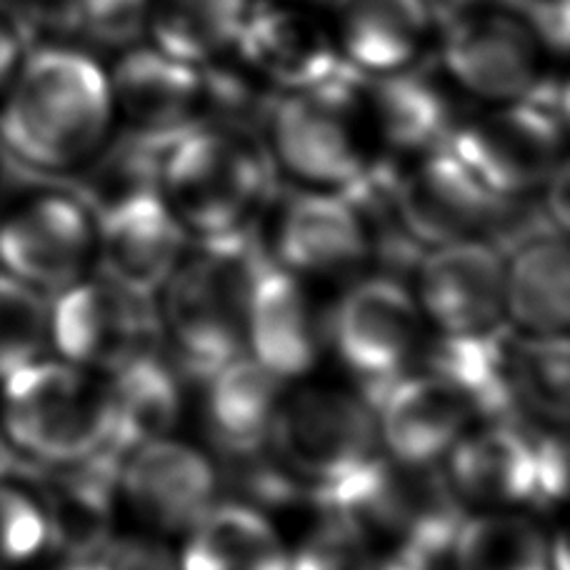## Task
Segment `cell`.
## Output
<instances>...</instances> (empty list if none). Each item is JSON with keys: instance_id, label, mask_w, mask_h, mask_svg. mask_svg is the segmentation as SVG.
Masks as SVG:
<instances>
[{"instance_id": "cell-1", "label": "cell", "mask_w": 570, "mask_h": 570, "mask_svg": "<svg viewBox=\"0 0 570 570\" xmlns=\"http://www.w3.org/2000/svg\"><path fill=\"white\" fill-rule=\"evenodd\" d=\"M114 100L100 58L38 46L0 96V142L30 168L80 170L114 134Z\"/></svg>"}, {"instance_id": "cell-2", "label": "cell", "mask_w": 570, "mask_h": 570, "mask_svg": "<svg viewBox=\"0 0 570 570\" xmlns=\"http://www.w3.org/2000/svg\"><path fill=\"white\" fill-rule=\"evenodd\" d=\"M198 240L160 288L158 313L176 368L203 385L246 353L248 293L261 263L271 256L256 226Z\"/></svg>"}, {"instance_id": "cell-3", "label": "cell", "mask_w": 570, "mask_h": 570, "mask_svg": "<svg viewBox=\"0 0 570 570\" xmlns=\"http://www.w3.org/2000/svg\"><path fill=\"white\" fill-rule=\"evenodd\" d=\"M271 188L273 160L253 130L193 126L173 138L163 158L160 196L196 238L256 226Z\"/></svg>"}, {"instance_id": "cell-4", "label": "cell", "mask_w": 570, "mask_h": 570, "mask_svg": "<svg viewBox=\"0 0 570 570\" xmlns=\"http://www.w3.org/2000/svg\"><path fill=\"white\" fill-rule=\"evenodd\" d=\"M263 130L273 166L305 188L343 190L383 158L363 108L361 76L348 66L318 86L278 94Z\"/></svg>"}, {"instance_id": "cell-5", "label": "cell", "mask_w": 570, "mask_h": 570, "mask_svg": "<svg viewBox=\"0 0 570 570\" xmlns=\"http://www.w3.org/2000/svg\"><path fill=\"white\" fill-rule=\"evenodd\" d=\"M0 385V425L30 463L68 465L108 453L114 421L108 375L38 358Z\"/></svg>"}, {"instance_id": "cell-6", "label": "cell", "mask_w": 570, "mask_h": 570, "mask_svg": "<svg viewBox=\"0 0 570 570\" xmlns=\"http://www.w3.org/2000/svg\"><path fill=\"white\" fill-rule=\"evenodd\" d=\"M268 445L315 508L383 455L373 405L333 385L283 395Z\"/></svg>"}, {"instance_id": "cell-7", "label": "cell", "mask_w": 570, "mask_h": 570, "mask_svg": "<svg viewBox=\"0 0 570 570\" xmlns=\"http://www.w3.org/2000/svg\"><path fill=\"white\" fill-rule=\"evenodd\" d=\"M318 511L353 515L375 543H383L381 553H448L465 521V505L441 468L405 465L385 453L353 481L325 495Z\"/></svg>"}, {"instance_id": "cell-8", "label": "cell", "mask_w": 570, "mask_h": 570, "mask_svg": "<svg viewBox=\"0 0 570 570\" xmlns=\"http://www.w3.org/2000/svg\"><path fill=\"white\" fill-rule=\"evenodd\" d=\"M395 210L421 248L458 240H488L503 253L528 228L525 198L488 193L448 148L405 158L395 168Z\"/></svg>"}, {"instance_id": "cell-9", "label": "cell", "mask_w": 570, "mask_h": 570, "mask_svg": "<svg viewBox=\"0 0 570 570\" xmlns=\"http://www.w3.org/2000/svg\"><path fill=\"white\" fill-rule=\"evenodd\" d=\"M566 124L525 100L463 116L445 148L498 198H531L563 166Z\"/></svg>"}, {"instance_id": "cell-10", "label": "cell", "mask_w": 570, "mask_h": 570, "mask_svg": "<svg viewBox=\"0 0 570 570\" xmlns=\"http://www.w3.org/2000/svg\"><path fill=\"white\" fill-rule=\"evenodd\" d=\"M48 341L63 361L114 375L160 351L163 325L156 298L126 288L104 273L80 278L50 305Z\"/></svg>"}, {"instance_id": "cell-11", "label": "cell", "mask_w": 570, "mask_h": 570, "mask_svg": "<svg viewBox=\"0 0 570 570\" xmlns=\"http://www.w3.org/2000/svg\"><path fill=\"white\" fill-rule=\"evenodd\" d=\"M328 341L371 405L409 373L425 345V318L411 288L393 276L358 281L328 318Z\"/></svg>"}, {"instance_id": "cell-12", "label": "cell", "mask_w": 570, "mask_h": 570, "mask_svg": "<svg viewBox=\"0 0 570 570\" xmlns=\"http://www.w3.org/2000/svg\"><path fill=\"white\" fill-rule=\"evenodd\" d=\"M546 53L515 10L481 8L443 20L438 63L463 96L493 106L531 96L548 70Z\"/></svg>"}, {"instance_id": "cell-13", "label": "cell", "mask_w": 570, "mask_h": 570, "mask_svg": "<svg viewBox=\"0 0 570 570\" xmlns=\"http://www.w3.org/2000/svg\"><path fill=\"white\" fill-rule=\"evenodd\" d=\"M96 261V220L76 196L40 193L0 216L3 273L40 293H60L88 276Z\"/></svg>"}, {"instance_id": "cell-14", "label": "cell", "mask_w": 570, "mask_h": 570, "mask_svg": "<svg viewBox=\"0 0 570 570\" xmlns=\"http://www.w3.org/2000/svg\"><path fill=\"white\" fill-rule=\"evenodd\" d=\"M218 465L170 435L120 461L118 501L153 535L188 533L218 503Z\"/></svg>"}, {"instance_id": "cell-15", "label": "cell", "mask_w": 570, "mask_h": 570, "mask_svg": "<svg viewBox=\"0 0 570 570\" xmlns=\"http://www.w3.org/2000/svg\"><path fill=\"white\" fill-rule=\"evenodd\" d=\"M505 256L488 240H458L423 253L415 301L441 335H473L503 323Z\"/></svg>"}, {"instance_id": "cell-16", "label": "cell", "mask_w": 570, "mask_h": 570, "mask_svg": "<svg viewBox=\"0 0 570 570\" xmlns=\"http://www.w3.org/2000/svg\"><path fill=\"white\" fill-rule=\"evenodd\" d=\"M233 53L276 94L318 86L345 68L328 20L295 0H256Z\"/></svg>"}, {"instance_id": "cell-17", "label": "cell", "mask_w": 570, "mask_h": 570, "mask_svg": "<svg viewBox=\"0 0 570 570\" xmlns=\"http://www.w3.org/2000/svg\"><path fill=\"white\" fill-rule=\"evenodd\" d=\"M435 73H431V68L419 60L395 73H358L365 116L383 158L405 160L445 148L458 120L463 118L451 98L458 88L448 80L441 63H435Z\"/></svg>"}, {"instance_id": "cell-18", "label": "cell", "mask_w": 570, "mask_h": 570, "mask_svg": "<svg viewBox=\"0 0 570 570\" xmlns=\"http://www.w3.org/2000/svg\"><path fill=\"white\" fill-rule=\"evenodd\" d=\"M525 423H485L445 455V478L463 505L515 511L543 505L541 441Z\"/></svg>"}, {"instance_id": "cell-19", "label": "cell", "mask_w": 570, "mask_h": 570, "mask_svg": "<svg viewBox=\"0 0 570 570\" xmlns=\"http://www.w3.org/2000/svg\"><path fill=\"white\" fill-rule=\"evenodd\" d=\"M325 341L328 323L303 278L273 258L263 261L248 293L246 348L250 358L285 383L315 368Z\"/></svg>"}, {"instance_id": "cell-20", "label": "cell", "mask_w": 570, "mask_h": 570, "mask_svg": "<svg viewBox=\"0 0 570 570\" xmlns=\"http://www.w3.org/2000/svg\"><path fill=\"white\" fill-rule=\"evenodd\" d=\"M273 253L301 278H345L373 263L365 223L338 190L305 188L285 200Z\"/></svg>"}, {"instance_id": "cell-21", "label": "cell", "mask_w": 570, "mask_h": 570, "mask_svg": "<svg viewBox=\"0 0 570 570\" xmlns=\"http://www.w3.org/2000/svg\"><path fill=\"white\" fill-rule=\"evenodd\" d=\"M383 453L405 465H438L471 431L465 395L431 371L405 373L373 403Z\"/></svg>"}, {"instance_id": "cell-22", "label": "cell", "mask_w": 570, "mask_h": 570, "mask_svg": "<svg viewBox=\"0 0 570 570\" xmlns=\"http://www.w3.org/2000/svg\"><path fill=\"white\" fill-rule=\"evenodd\" d=\"M94 220L98 273L156 298L188 250V233L160 190L116 203Z\"/></svg>"}, {"instance_id": "cell-23", "label": "cell", "mask_w": 570, "mask_h": 570, "mask_svg": "<svg viewBox=\"0 0 570 570\" xmlns=\"http://www.w3.org/2000/svg\"><path fill=\"white\" fill-rule=\"evenodd\" d=\"M328 26L345 66L385 76L423 60L435 16L428 0H331Z\"/></svg>"}, {"instance_id": "cell-24", "label": "cell", "mask_w": 570, "mask_h": 570, "mask_svg": "<svg viewBox=\"0 0 570 570\" xmlns=\"http://www.w3.org/2000/svg\"><path fill=\"white\" fill-rule=\"evenodd\" d=\"M106 73L116 116L128 128L183 134L198 126L200 66L173 58L150 43H138L118 53Z\"/></svg>"}, {"instance_id": "cell-25", "label": "cell", "mask_w": 570, "mask_h": 570, "mask_svg": "<svg viewBox=\"0 0 570 570\" xmlns=\"http://www.w3.org/2000/svg\"><path fill=\"white\" fill-rule=\"evenodd\" d=\"M183 535L178 570H288L291 551L276 523L248 503H216Z\"/></svg>"}, {"instance_id": "cell-26", "label": "cell", "mask_w": 570, "mask_h": 570, "mask_svg": "<svg viewBox=\"0 0 570 570\" xmlns=\"http://www.w3.org/2000/svg\"><path fill=\"white\" fill-rule=\"evenodd\" d=\"M568 266L563 233H541L508 253L503 315L513 323L515 333H566L570 308Z\"/></svg>"}, {"instance_id": "cell-27", "label": "cell", "mask_w": 570, "mask_h": 570, "mask_svg": "<svg viewBox=\"0 0 570 570\" xmlns=\"http://www.w3.org/2000/svg\"><path fill=\"white\" fill-rule=\"evenodd\" d=\"M176 363L160 351L142 355L126 368L108 375L114 421L108 453L124 461L136 448L160 441L176 431L183 419V383Z\"/></svg>"}, {"instance_id": "cell-28", "label": "cell", "mask_w": 570, "mask_h": 570, "mask_svg": "<svg viewBox=\"0 0 570 570\" xmlns=\"http://www.w3.org/2000/svg\"><path fill=\"white\" fill-rule=\"evenodd\" d=\"M206 385V421L220 453L253 451L268 443L283 401V381L248 353L223 365Z\"/></svg>"}, {"instance_id": "cell-29", "label": "cell", "mask_w": 570, "mask_h": 570, "mask_svg": "<svg viewBox=\"0 0 570 570\" xmlns=\"http://www.w3.org/2000/svg\"><path fill=\"white\" fill-rule=\"evenodd\" d=\"M256 0H150V46L190 66L233 53Z\"/></svg>"}, {"instance_id": "cell-30", "label": "cell", "mask_w": 570, "mask_h": 570, "mask_svg": "<svg viewBox=\"0 0 570 570\" xmlns=\"http://www.w3.org/2000/svg\"><path fill=\"white\" fill-rule=\"evenodd\" d=\"M176 136L140 128H128L120 136L110 134L106 146L78 170L76 198L90 216H98L116 203L160 190L163 158Z\"/></svg>"}, {"instance_id": "cell-31", "label": "cell", "mask_w": 570, "mask_h": 570, "mask_svg": "<svg viewBox=\"0 0 570 570\" xmlns=\"http://www.w3.org/2000/svg\"><path fill=\"white\" fill-rule=\"evenodd\" d=\"M451 570H551V541L523 513L465 515L451 546Z\"/></svg>"}, {"instance_id": "cell-32", "label": "cell", "mask_w": 570, "mask_h": 570, "mask_svg": "<svg viewBox=\"0 0 570 570\" xmlns=\"http://www.w3.org/2000/svg\"><path fill=\"white\" fill-rule=\"evenodd\" d=\"M568 338L523 335L513 341V383L521 411L543 423L563 425L568 419Z\"/></svg>"}, {"instance_id": "cell-33", "label": "cell", "mask_w": 570, "mask_h": 570, "mask_svg": "<svg viewBox=\"0 0 570 570\" xmlns=\"http://www.w3.org/2000/svg\"><path fill=\"white\" fill-rule=\"evenodd\" d=\"M50 303L33 285L0 273V381L43 358Z\"/></svg>"}, {"instance_id": "cell-34", "label": "cell", "mask_w": 570, "mask_h": 570, "mask_svg": "<svg viewBox=\"0 0 570 570\" xmlns=\"http://www.w3.org/2000/svg\"><path fill=\"white\" fill-rule=\"evenodd\" d=\"M379 558L381 546L353 515L323 511L291 551L288 570H375Z\"/></svg>"}, {"instance_id": "cell-35", "label": "cell", "mask_w": 570, "mask_h": 570, "mask_svg": "<svg viewBox=\"0 0 570 570\" xmlns=\"http://www.w3.org/2000/svg\"><path fill=\"white\" fill-rule=\"evenodd\" d=\"M53 556L46 508L28 481H0V570H30Z\"/></svg>"}, {"instance_id": "cell-36", "label": "cell", "mask_w": 570, "mask_h": 570, "mask_svg": "<svg viewBox=\"0 0 570 570\" xmlns=\"http://www.w3.org/2000/svg\"><path fill=\"white\" fill-rule=\"evenodd\" d=\"M150 0H83L76 48L118 56L146 40Z\"/></svg>"}, {"instance_id": "cell-37", "label": "cell", "mask_w": 570, "mask_h": 570, "mask_svg": "<svg viewBox=\"0 0 570 570\" xmlns=\"http://www.w3.org/2000/svg\"><path fill=\"white\" fill-rule=\"evenodd\" d=\"M23 56V38H20L8 16H0V96L6 94L10 78H13Z\"/></svg>"}, {"instance_id": "cell-38", "label": "cell", "mask_w": 570, "mask_h": 570, "mask_svg": "<svg viewBox=\"0 0 570 570\" xmlns=\"http://www.w3.org/2000/svg\"><path fill=\"white\" fill-rule=\"evenodd\" d=\"M43 465L30 463L28 458L20 455L3 433V425H0V481H33L38 471Z\"/></svg>"}, {"instance_id": "cell-39", "label": "cell", "mask_w": 570, "mask_h": 570, "mask_svg": "<svg viewBox=\"0 0 570 570\" xmlns=\"http://www.w3.org/2000/svg\"><path fill=\"white\" fill-rule=\"evenodd\" d=\"M0 170H3V142H0Z\"/></svg>"}, {"instance_id": "cell-40", "label": "cell", "mask_w": 570, "mask_h": 570, "mask_svg": "<svg viewBox=\"0 0 570 570\" xmlns=\"http://www.w3.org/2000/svg\"><path fill=\"white\" fill-rule=\"evenodd\" d=\"M295 3H321V0H295Z\"/></svg>"}]
</instances>
